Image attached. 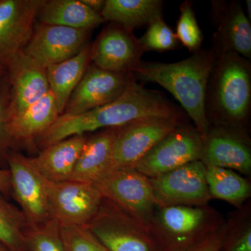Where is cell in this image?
I'll return each instance as SVG.
<instances>
[{"instance_id": "obj_33", "label": "cell", "mask_w": 251, "mask_h": 251, "mask_svg": "<svg viewBox=\"0 0 251 251\" xmlns=\"http://www.w3.org/2000/svg\"><path fill=\"white\" fill-rule=\"evenodd\" d=\"M220 251H251V226L247 223L239 227H231Z\"/></svg>"}, {"instance_id": "obj_15", "label": "cell", "mask_w": 251, "mask_h": 251, "mask_svg": "<svg viewBox=\"0 0 251 251\" xmlns=\"http://www.w3.org/2000/svg\"><path fill=\"white\" fill-rule=\"evenodd\" d=\"M244 128L214 126L203 142L201 161L215 166L249 174L251 171L250 141Z\"/></svg>"}, {"instance_id": "obj_1", "label": "cell", "mask_w": 251, "mask_h": 251, "mask_svg": "<svg viewBox=\"0 0 251 251\" xmlns=\"http://www.w3.org/2000/svg\"><path fill=\"white\" fill-rule=\"evenodd\" d=\"M151 117L180 118L181 115L164 94L147 89L131 77L125 92L116 100L80 115H61L34 143L44 149L74 135L121 127Z\"/></svg>"}, {"instance_id": "obj_28", "label": "cell", "mask_w": 251, "mask_h": 251, "mask_svg": "<svg viewBox=\"0 0 251 251\" xmlns=\"http://www.w3.org/2000/svg\"><path fill=\"white\" fill-rule=\"evenodd\" d=\"M10 85L7 74L0 77V169H8L7 160L15 146L10 133Z\"/></svg>"}, {"instance_id": "obj_34", "label": "cell", "mask_w": 251, "mask_h": 251, "mask_svg": "<svg viewBox=\"0 0 251 251\" xmlns=\"http://www.w3.org/2000/svg\"><path fill=\"white\" fill-rule=\"evenodd\" d=\"M0 193L7 199L12 196L11 173L9 169H0Z\"/></svg>"}, {"instance_id": "obj_36", "label": "cell", "mask_w": 251, "mask_h": 251, "mask_svg": "<svg viewBox=\"0 0 251 251\" xmlns=\"http://www.w3.org/2000/svg\"><path fill=\"white\" fill-rule=\"evenodd\" d=\"M247 17L249 18V19L251 21V0H247Z\"/></svg>"}, {"instance_id": "obj_38", "label": "cell", "mask_w": 251, "mask_h": 251, "mask_svg": "<svg viewBox=\"0 0 251 251\" xmlns=\"http://www.w3.org/2000/svg\"><path fill=\"white\" fill-rule=\"evenodd\" d=\"M6 69H4V68L0 67V77H2L3 75H4L5 74H6Z\"/></svg>"}, {"instance_id": "obj_20", "label": "cell", "mask_w": 251, "mask_h": 251, "mask_svg": "<svg viewBox=\"0 0 251 251\" xmlns=\"http://www.w3.org/2000/svg\"><path fill=\"white\" fill-rule=\"evenodd\" d=\"M119 127L87 138L70 180L94 184L108 171Z\"/></svg>"}, {"instance_id": "obj_37", "label": "cell", "mask_w": 251, "mask_h": 251, "mask_svg": "<svg viewBox=\"0 0 251 251\" xmlns=\"http://www.w3.org/2000/svg\"><path fill=\"white\" fill-rule=\"evenodd\" d=\"M0 251H11L9 248L6 247L3 243L0 242Z\"/></svg>"}, {"instance_id": "obj_31", "label": "cell", "mask_w": 251, "mask_h": 251, "mask_svg": "<svg viewBox=\"0 0 251 251\" xmlns=\"http://www.w3.org/2000/svg\"><path fill=\"white\" fill-rule=\"evenodd\" d=\"M60 232L66 251H106L85 227L60 225Z\"/></svg>"}, {"instance_id": "obj_4", "label": "cell", "mask_w": 251, "mask_h": 251, "mask_svg": "<svg viewBox=\"0 0 251 251\" xmlns=\"http://www.w3.org/2000/svg\"><path fill=\"white\" fill-rule=\"evenodd\" d=\"M221 216L207 205L157 207L151 233L165 251L184 250L224 224Z\"/></svg>"}, {"instance_id": "obj_12", "label": "cell", "mask_w": 251, "mask_h": 251, "mask_svg": "<svg viewBox=\"0 0 251 251\" xmlns=\"http://www.w3.org/2000/svg\"><path fill=\"white\" fill-rule=\"evenodd\" d=\"M46 0H0V67L23 51Z\"/></svg>"}, {"instance_id": "obj_21", "label": "cell", "mask_w": 251, "mask_h": 251, "mask_svg": "<svg viewBox=\"0 0 251 251\" xmlns=\"http://www.w3.org/2000/svg\"><path fill=\"white\" fill-rule=\"evenodd\" d=\"M60 114L50 91L36 103L10 120L9 129L14 145L31 144L57 121Z\"/></svg>"}, {"instance_id": "obj_13", "label": "cell", "mask_w": 251, "mask_h": 251, "mask_svg": "<svg viewBox=\"0 0 251 251\" xmlns=\"http://www.w3.org/2000/svg\"><path fill=\"white\" fill-rule=\"evenodd\" d=\"M131 75L89 65L62 115H77L111 103L122 95Z\"/></svg>"}, {"instance_id": "obj_10", "label": "cell", "mask_w": 251, "mask_h": 251, "mask_svg": "<svg viewBox=\"0 0 251 251\" xmlns=\"http://www.w3.org/2000/svg\"><path fill=\"white\" fill-rule=\"evenodd\" d=\"M203 140L195 126H179L157 144L133 169L153 178L191 162L201 161Z\"/></svg>"}, {"instance_id": "obj_18", "label": "cell", "mask_w": 251, "mask_h": 251, "mask_svg": "<svg viewBox=\"0 0 251 251\" xmlns=\"http://www.w3.org/2000/svg\"><path fill=\"white\" fill-rule=\"evenodd\" d=\"M216 31L214 46L217 54L234 52L250 60L251 25L242 4L238 1H212Z\"/></svg>"}, {"instance_id": "obj_2", "label": "cell", "mask_w": 251, "mask_h": 251, "mask_svg": "<svg viewBox=\"0 0 251 251\" xmlns=\"http://www.w3.org/2000/svg\"><path fill=\"white\" fill-rule=\"evenodd\" d=\"M217 56L212 48L200 49L177 62L141 61L130 74L135 80L156 83L168 90L191 117L204 142L210 128L205 113L206 87Z\"/></svg>"}, {"instance_id": "obj_16", "label": "cell", "mask_w": 251, "mask_h": 251, "mask_svg": "<svg viewBox=\"0 0 251 251\" xmlns=\"http://www.w3.org/2000/svg\"><path fill=\"white\" fill-rule=\"evenodd\" d=\"M10 85V120L50 92L46 69L23 51L6 67Z\"/></svg>"}, {"instance_id": "obj_9", "label": "cell", "mask_w": 251, "mask_h": 251, "mask_svg": "<svg viewBox=\"0 0 251 251\" xmlns=\"http://www.w3.org/2000/svg\"><path fill=\"white\" fill-rule=\"evenodd\" d=\"M206 166L191 162L153 178H149L157 207L207 205L212 199L206 180Z\"/></svg>"}, {"instance_id": "obj_17", "label": "cell", "mask_w": 251, "mask_h": 251, "mask_svg": "<svg viewBox=\"0 0 251 251\" xmlns=\"http://www.w3.org/2000/svg\"><path fill=\"white\" fill-rule=\"evenodd\" d=\"M143 50L133 32L115 24L105 27L91 47V61L96 67L128 74L141 62Z\"/></svg>"}, {"instance_id": "obj_8", "label": "cell", "mask_w": 251, "mask_h": 251, "mask_svg": "<svg viewBox=\"0 0 251 251\" xmlns=\"http://www.w3.org/2000/svg\"><path fill=\"white\" fill-rule=\"evenodd\" d=\"M7 164L11 173V197L19 204L30 226H40L53 219L50 209V181L36 171L30 158L12 150Z\"/></svg>"}, {"instance_id": "obj_32", "label": "cell", "mask_w": 251, "mask_h": 251, "mask_svg": "<svg viewBox=\"0 0 251 251\" xmlns=\"http://www.w3.org/2000/svg\"><path fill=\"white\" fill-rule=\"evenodd\" d=\"M231 227L232 226L229 223L224 222L196 244L180 251H220L228 236Z\"/></svg>"}, {"instance_id": "obj_24", "label": "cell", "mask_w": 251, "mask_h": 251, "mask_svg": "<svg viewBox=\"0 0 251 251\" xmlns=\"http://www.w3.org/2000/svg\"><path fill=\"white\" fill-rule=\"evenodd\" d=\"M163 4L161 0H106L100 16L132 31L162 18Z\"/></svg>"}, {"instance_id": "obj_27", "label": "cell", "mask_w": 251, "mask_h": 251, "mask_svg": "<svg viewBox=\"0 0 251 251\" xmlns=\"http://www.w3.org/2000/svg\"><path fill=\"white\" fill-rule=\"evenodd\" d=\"M27 251H66L60 232V224L55 219L46 224L31 226L25 235Z\"/></svg>"}, {"instance_id": "obj_23", "label": "cell", "mask_w": 251, "mask_h": 251, "mask_svg": "<svg viewBox=\"0 0 251 251\" xmlns=\"http://www.w3.org/2000/svg\"><path fill=\"white\" fill-rule=\"evenodd\" d=\"M39 22L91 31L105 22L100 14L90 9L82 0H50L39 10Z\"/></svg>"}, {"instance_id": "obj_19", "label": "cell", "mask_w": 251, "mask_h": 251, "mask_svg": "<svg viewBox=\"0 0 251 251\" xmlns=\"http://www.w3.org/2000/svg\"><path fill=\"white\" fill-rule=\"evenodd\" d=\"M87 138L74 135L43 149L30 161L46 180L57 183L69 181Z\"/></svg>"}, {"instance_id": "obj_5", "label": "cell", "mask_w": 251, "mask_h": 251, "mask_svg": "<svg viewBox=\"0 0 251 251\" xmlns=\"http://www.w3.org/2000/svg\"><path fill=\"white\" fill-rule=\"evenodd\" d=\"M85 227L108 251H165L151 229L105 198Z\"/></svg>"}, {"instance_id": "obj_6", "label": "cell", "mask_w": 251, "mask_h": 251, "mask_svg": "<svg viewBox=\"0 0 251 251\" xmlns=\"http://www.w3.org/2000/svg\"><path fill=\"white\" fill-rule=\"evenodd\" d=\"M94 185L102 197L151 229L157 206L149 178L134 169L116 170Z\"/></svg>"}, {"instance_id": "obj_29", "label": "cell", "mask_w": 251, "mask_h": 251, "mask_svg": "<svg viewBox=\"0 0 251 251\" xmlns=\"http://www.w3.org/2000/svg\"><path fill=\"white\" fill-rule=\"evenodd\" d=\"M138 40L143 52L171 50L177 46L179 41L163 18H157L149 24L148 30Z\"/></svg>"}, {"instance_id": "obj_39", "label": "cell", "mask_w": 251, "mask_h": 251, "mask_svg": "<svg viewBox=\"0 0 251 251\" xmlns=\"http://www.w3.org/2000/svg\"><path fill=\"white\" fill-rule=\"evenodd\" d=\"M106 251H108L106 250Z\"/></svg>"}, {"instance_id": "obj_25", "label": "cell", "mask_w": 251, "mask_h": 251, "mask_svg": "<svg viewBox=\"0 0 251 251\" xmlns=\"http://www.w3.org/2000/svg\"><path fill=\"white\" fill-rule=\"evenodd\" d=\"M206 180L212 198L239 206L250 197V183L232 170L206 166Z\"/></svg>"}, {"instance_id": "obj_3", "label": "cell", "mask_w": 251, "mask_h": 251, "mask_svg": "<svg viewBox=\"0 0 251 251\" xmlns=\"http://www.w3.org/2000/svg\"><path fill=\"white\" fill-rule=\"evenodd\" d=\"M250 60L234 52L218 54L206 91L209 125L244 128L250 116Z\"/></svg>"}, {"instance_id": "obj_14", "label": "cell", "mask_w": 251, "mask_h": 251, "mask_svg": "<svg viewBox=\"0 0 251 251\" xmlns=\"http://www.w3.org/2000/svg\"><path fill=\"white\" fill-rule=\"evenodd\" d=\"M90 31L37 23L23 52L46 69L72 58L85 45Z\"/></svg>"}, {"instance_id": "obj_26", "label": "cell", "mask_w": 251, "mask_h": 251, "mask_svg": "<svg viewBox=\"0 0 251 251\" xmlns=\"http://www.w3.org/2000/svg\"><path fill=\"white\" fill-rule=\"evenodd\" d=\"M30 227L21 209L0 193V242L11 251H27L25 235Z\"/></svg>"}, {"instance_id": "obj_7", "label": "cell", "mask_w": 251, "mask_h": 251, "mask_svg": "<svg viewBox=\"0 0 251 251\" xmlns=\"http://www.w3.org/2000/svg\"><path fill=\"white\" fill-rule=\"evenodd\" d=\"M180 120L176 117H151L119 127L107 173L133 169L157 144L181 125Z\"/></svg>"}, {"instance_id": "obj_22", "label": "cell", "mask_w": 251, "mask_h": 251, "mask_svg": "<svg viewBox=\"0 0 251 251\" xmlns=\"http://www.w3.org/2000/svg\"><path fill=\"white\" fill-rule=\"evenodd\" d=\"M91 47L90 44H86L72 58L46 68L50 91L53 95L60 115L90 65Z\"/></svg>"}, {"instance_id": "obj_11", "label": "cell", "mask_w": 251, "mask_h": 251, "mask_svg": "<svg viewBox=\"0 0 251 251\" xmlns=\"http://www.w3.org/2000/svg\"><path fill=\"white\" fill-rule=\"evenodd\" d=\"M51 216L61 226L85 227L97 215L103 197L94 184L69 181H50Z\"/></svg>"}, {"instance_id": "obj_30", "label": "cell", "mask_w": 251, "mask_h": 251, "mask_svg": "<svg viewBox=\"0 0 251 251\" xmlns=\"http://www.w3.org/2000/svg\"><path fill=\"white\" fill-rule=\"evenodd\" d=\"M175 34L178 41L191 52L201 49L203 34L189 1H185L180 6V16Z\"/></svg>"}, {"instance_id": "obj_35", "label": "cell", "mask_w": 251, "mask_h": 251, "mask_svg": "<svg viewBox=\"0 0 251 251\" xmlns=\"http://www.w3.org/2000/svg\"><path fill=\"white\" fill-rule=\"evenodd\" d=\"M82 2L87 5L90 9L100 14L105 6V0H82Z\"/></svg>"}]
</instances>
